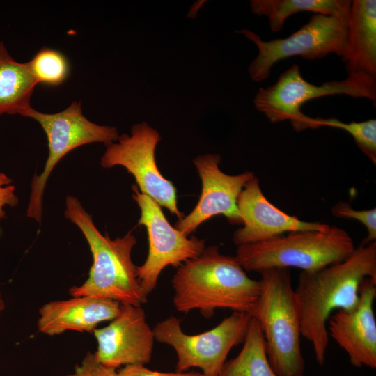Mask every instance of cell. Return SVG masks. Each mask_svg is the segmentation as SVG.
Segmentation results:
<instances>
[{
  "instance_id": "6da1fadb",
  "label": "cell",
  "mask_w": 376,
  "mask_h": 376,
  "mask_svg": "<svg viewBox=\"0 0 376 376\" xmlns=\"http://www.w3.org/2000/svg\"><path fill=\"white\" fill-rule=\"evenodd\" d=\"M376 279V242L361 243L345 259L310 272L301 271L295 288L301 335L322 366L329 345L327 323L333 312L351 311L365 279Z\"/></svg>"
},
{
  "instance_id": "7a4b0ae2",
  "label": "cell",
  "mask_w": 376,
  "mask_h": 376,
  "mask_svg": "<svg viewBox=\"0 0 376 376\" xmlns=\"http://www.w3.org/2000/svg\"><path fill=\"white\" fill-rule=\"evenodd\" d=\"M171 283L176 310H198L205 318L217 308L250 314L260 290L259 280L251 279L235 256L220 253L218 246L181 264Z\"/></svg>"
},
{
  "instance_id": "3957f363",
  "label": "cell",
  "mask_w": 376,
  "mask_h": 376,
  "mask_svg": "<svg viewBox=\"0 0 376 376\" xmlns=\"http://www.w3.org/2000/svg\"><path fill=\"white\" fill-rule=\"evenodd\" d=\"M64 216L83 234L93 256L88 278L80 285L69 289L72 297L91 296L107 299L120 304L141 306L147 301L136 274V265L131 253L136 244L129 232L111 239L97 229L92 216L75 196L65 199Z\"/></svg>"
},
{
  "instance_id": "277c9868",
  "label": "cell",
  "mask_w": 376,
  "mask_h": 376,
  "mask_svg": "<svg viewBox=\"0 0 376 376\" xmlns=\"http://www.w3.org/2000/svg\"><path fill=\"white\" fill-rule=\"evenodd\" d=\"M259 274L260 294L250 315L262 330L268 361L279 376L303 375L300 317L289 269Z\"/></svg>"
},
{
  "instance_id": "5b68a950",
  "label": "cell",
  "mask_w": 376,
  "mask_h": 376,
  "mask_svg": "<svg viewBox=\"0 0 376 376\" xmlns=\"http://www.w3.org/2000/svg\"><path fill=\"white\" fill-rule=\"evenodd\" d=\"M354 249L346 230L329 226L237 246L235 258L245 271L260 273L271 268L296 267L310 272L340 262Z\"/></svg>"
},
{
  "instance_id": "8992f818",
  "label": "cell",
  "mask_w": 376,
  "mask_h": 376,
  "mask_svg": "<svg viewBox=\"0 0 376 376\" xmlns=\"http://www.w3.org/2000/svg\"><path fill=\"white\" fill-rule=\"evenodd\" d=\"M346 95L366 98L376 103V78L350 74L341 81H329L320 86L307 81L299 67L293 65L279 77L276 82L260 88L254 97L255 107L272 123L289 120L295 130L317 129L315 118L305 115L301 107L306 102L327 95Z\"/></svg>"
},
{
  "instance_id": "52a82bcc",
  "label": "cell",
  "mask_w": 376,
  "mask_h": 376,
  "mask_svg": "<svg viewBox=\"0 0 376 376\" xmlns=\"http://www.w3.org/2000/svg\"><path fill=\"white\" fill-rule=\"evenodd\" d=\"M24 117L37 121L47 140L48 156L42 173L32 178L26 210L27 217L40 224L45 189L59 161L72 150L86 144L102 143L107 147L116 142L119 134L116 127L90 121L82 113L81 103L77 101L54 113L40 112L31 107Z\"/></svg>"
},
{
  "instance_id": "ba28073f",
  "label": "cell",
  "mask_w": 376,
  "mask_h": 376,
  "mask_svg": "<svg viewBox=\"0 0 376 376\" xmlns=\"http://www.w3.org/2000/svg\"><path fill=\"white\" fill-rule=\"evenodd\" d=\"M246 312L233 311L213 329L196 335L185 334L180 320L171 316L152 329L155 339L177 354V372L198 368L203 376H219L230 350L243 343L251 320Z\"/></svg>"
},
{
  "instance_id": "9c48e42d",
  "label": "cell",
  "mask_w": 376,
  "mask_h": 376,
  "mask_svg": "<svg viewBox=\"0 0 376 376\" xmlns=\"http://www.w3.org/2000/svg\"><path fill=\"white\" fill-rule=\"evenodd\" d=\"M348 13H315L307 24L292 35L269 41L263 40L250 30L239 31L258 49V56L248 68L252 80L259 82L267 79L273 65L288 57L299 56L304 59L315 60L332 53L342 56L346 44Z\"/></svg>"
},
{
  "instance_id": "30bf717a",
  "label": "cell",
  "mask_w": 376,
  "mask_h": 376,
  "mask_svg": "<svg viewBox=\"0 0 376 376\" xmlns=\"http://www.w3.org/2000/svg\"><path fill=\"white\" fill-rule=\"evenodd\" d=\"M160 140L157 131L146 122L135 124L130 135L123 134L107 146L100 165L104 169L124 167L134 178L140 192L180 219L184 214L178 207L177 189L162 175L156 164L155 148Z\"/></svg>"
},
{
  "instance_id": "8fae6325",
  "label": "cell",
  "mask_w": 376,
  "mask_h": 376,
  "mask_svg": "<svg viewBox=\"0 0 376 376\" xmlns=\"http://www.w3.org/2000/svg\"><path fill=\"white\" fill-rule=\"evenodd\" d=\"M132 198L137 203L141 216L139 226L147 231L148 253L143 264L136 266L141 289L148 298L155 288L162 270L169 266L179 267L185 261L198 257L205 249V240L188 237L171 226L153 199L142 194L132 185Z\"/></svg>"
},
{
  "instance_id": "7c38bea8",
  "label": "cell",
  "mask_w": 376,
  "mask_h": 376,
  "mask_svg": "<svg viewBox=\"0 0 376 376\" xmlns=\"http://www.w3.org/2000/svg\"><path fill=\"white\" fill-rule=\"evenodd\" d=\"M219 154H204L193 162L202 182L199 200L193 210L178 219L174 227L188 236L203 222L217 215L224 216L233 224H242L237 198L246 183L254 174L251 171L231 175L219 167Z\"/></svg>"
},
{
  "instance_id": "4fadbf2b",
  "label": "cell",
  "mask_w": 376,
  "mask_h": 376,
  "mask_svg": "<svg viewBox=\"0 0 376 376\" xmlns=\"http://www.w3.org/2000/svg\"><path fill=\"white\" fill-rule=\"evenodd\" d=\"M93 334L97 344L95 357L106 366H145L151 360L155 339L141 306L120 304L117 315Z\"/></svg>"
},
{
  "instance_id": "5bb4252c",
  "label": "cell",
  "mask_w": 376,
  "mask_h": 376,
  "mask_svg": "<svg viewBox=\"0 0 376 376\" xmlns=\"http://www.w3.org/2000/svg\"><path fill=\"white\" fill-rule=\"evenodd\" d=\"M376 279L368 278L359 289V301L351 311L338 310L327 323V329L357 368H376V320L373 304Z\"/></svg>"
},
{
  "instance_id": "9a60e30c",
  "label": "cell",
  "mask_w": 376,
  "mask_h": 376,
  "mask_svg": "<svg viewBox=\"0 0 376 376\" xmlns=\"http://www.w3.org/2000/svg\"><path fill=\"white\" fill-rule=\"evenodd\" d=\"M237 204L243 224L233 234L237 246L267 240L285 233L323 230L329 226L301 220L276 207L265 196L255 175L244 185Z\"/></svg>"
},
{
  "instance_id": "2e32d148",
  "label": "cell",
  "mask_w": 376,
  "mask_h": 376,
  "mask_svg": "<svg viewBox=\"0 0 376 376\" xmlns=\"http://www.w3.org/2000/svg\"><path fill=\"white\" fill-rule=\"evenodd\" d=\"M120 305L113 300L91 296L51 301L40 308L37 327L49 336L67 331L93 333L100 323L117 315Z\"/></svg>"
},
{
  "instance_id": "e0dca14e",
  "label": "cell",
  "mask_w": 376,
  "mask_h": 376,
  "mask_svg": "<svg viewBox=\"0 0 376 376\" xmlns=\"http://www.w3.org/2000/svg\"><path fill=\"white\" fill-rule=\"evenodd\" d=\"M342 61L348 75L376 78V1H352Z\"/></svg>"
},
{
  "instance_id": "ac0fdd59",
  "label": "cell",
  "mask_w": 376,
  "mask_h": 376,
  "mask_svg": "<svg viewBox=\"0 0 376 376\" xmlns=\"http://www.w3.org/2000/svg\"><path fill=\"white\" fill-rule=\"evenodd\" d=\"M38 84L29 63L15 61L0 42V116H25L31 108V98Z\"/></svg>"
},
{
  "instance_id": "d6986e66",
  "label": "cell",
  "mask_w": 376,
  "mask_h": 376,
  "mask_svg": "<svg viewBox=\"0 0 376 376\" xmlns=\"http://www.w3.org/2000/svg\"><path fill=\"white\" fill-rule=\"evenodd\" d=\"M352 1L350 0H252V12L266 16L272 32L279 31L286 19L304 11L326 15L347 14Z\"/></svg>"
},
{
  "instance_id": "ffe728a7",
  "label": "cell",
  "mask_w": 376,
  "mask_h": 376,
  "mask_svg": "<svg viewBox=\"0 0 376 376\" xmlns=\"http://www.w3.org/2000/svg\"><path fill=\"white\" fill-rule=\"evenodd\" d=\"M219 376H279L268 361L262 330L253 318L240 352L226 361Z\"/></svg>"
},
{
  "instance_id": "44dd1931",
  "label": "cell",
  "mask_w": 376,
  "mask_h": 376,
  "mask_svg": "<svg viewBox=\"0 0 376 376\" xmlns=\"http://www.w3.org/2000/svg\"><path fill=\"white\" fill-rule=\"evenodd\" d=\"M28 63L38 84L58 86L70 75V65L68 58L55 49L41 48Z\"/></svg>"
},
{
  "instance_id": "7402d4cb",
  "label": "cell",
  "mask_w": 376,
  "mask_h": 376,
  "mask_svg": "<svg viewBox=\"0 0 376 376\" xmlns=\"http://www.w3.org/2000/svg\"><path fill=\"white\" fill-rule=\"evenodd\" d=\"M318 128L323 126L336 127L347 132L362 152L376 164V120L343 123L336 118H315Z\"/></svg>"
},
{
  "instance_id": "603a6c76",
  "label": "cell",
  "mask_w": 376,
  "mask_h": 376,
  "mask_svg": "<svg viewBox=\"0 0 376 376\" xmlns=\"http://www.w3.org/2000/svg\"><path fill=\"white\" fill-rule=\"evenodd\" d=\"M335 217L353 219L363 224L368 235L361 243L368 244L376 240V209L357 210L344 202L336 204L331 210Z\"/></svg>"
},
{
  "instance_id": "cb8c5ba5",
  "label": "cell",
  "mask_w": 376,
  "mask_h": 376,
  "mask_svg": "<svg viewBox=\"0 0 376 376\" xmlns=\"http://www.w3.org/2000/svg\"><path fill=\"white\" fill-rule=\"evenodd\" d=\"M67 376H118V372L115 368L102 364L94 353L88 352Z\"/></svg>"
},
{
  "instance_id": "d4e9b609",
  "label": "cell",
  "mask_w": 376,
  "mask_h": 376,
  "mask_svg": "<svg viewBox=\"0 0 376 376\" xmlns=\"http://www.w3.org/2000/svg\"><path fill=\"white\" fill-rule=\"evenodd\" d=\"M19 198L15 187L12 185V179L3 172H0V221L6 217L5 208L17 205Z\"/></svg>"
},
{
  "instance_id": "484cf974",
  "label": "cell",
  "mask_w": 376,
  "mask_h": 376,
  "mask_svg": "<svg viewBox=\"0 0 376 376\" xmlns=\"http://www.w3.org/2000/svg\"><path fill=\"white\" fill-rule=\"evenodd\" d=\"M118 376H203L198 372L162 373L150 370L142 365H130L118 371Z\"/></svg>"
},
{
  "instance_id": "4316f807",
  "label": "cell",
  "mask_w": 376,
  "mask_h": 376,
  "mask_svg": "<svg viewBox=\"0 0 376 376\" xmlns=\"http://www.w3.org/2000/svg\"><path fill=\"white\" fill-rule=\"evenodd\" d=\"M5 309V302L2 297V294L0 291V317Z\"/></svg>"
}]
</instances>
